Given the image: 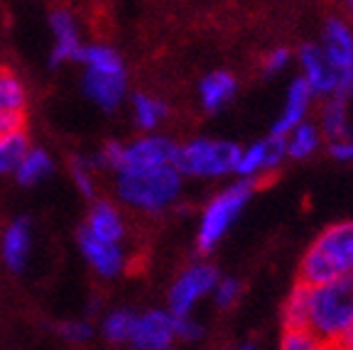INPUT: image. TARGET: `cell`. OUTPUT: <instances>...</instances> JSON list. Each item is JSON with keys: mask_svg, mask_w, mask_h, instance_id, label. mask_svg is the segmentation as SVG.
<instances>
[{"mask_svg": "<svg viewBox=\"0 0 353 350\" xmlns=\"http://www.w3.org/2000/svg\"><path fill=\"white\" fill-rule=\"evenodd\" d=\"M280 350H329V345L309 329H285L280 338Z\"/></svg>", "mask_w": 353, "mask_h": 350, "instance_id": "83f0119b", "label": "cell"}, {"mask_svg": "<svg viewBox=\"0 0 353 350\" xmlns=\"http://www.w3.org/2000/svg\"><path fill=\"white\" fill-rule=\"evenodd\" d=\"M321 132L329 140H341V137H353L351 125H348L346 113V99L341 96H331L321 110Z\"/></svg>", "mask_w": 353, "mask_h": 350, "instance_id": "d6986e66", "label": "cell"}, {"mask_svg": "<svg viewBox=\"0 0 353 350\" xmlns=\"http://www.w3.org/2000/svg\"><path fill=\"white\" fill-rule=\"evenodd\" d=\"M353 272V220H339L319 233L299 262V282L309 287L326 285Z\"/></svg>", "mask_w": 353, "mask_h": 350, "instance_id": "6da1fadb", "label": "cell"}, {"mask_svg": "<svg viewBox=\"0 0 353 350\" xmlns=\"http://www.w3.org/2000/svg\"><path fill=\"white\" fill-rule=\"evenodd\" d=\"M176 152V145L170 137L152 135L135 140L132 145H121V143H108L101 150L96 165L108 167L116 172H128V169H154V167H167L172 165Z\"/></svg>", "mask_w": 353, "mask_h": 350, "instance_id": "8992f818", "label": "cell"}, {"mask_svg": "<svg viewBox=\"0 0 353 350\" xmlns=\"http://www.w3.org/2000/svg\"><path fill=\"white\" fill-rule=\"evenodd\" d=\"M353 326V272L309 289L307 329L331 345Z\"/></svg>", "mask_w": 353, "mask_h": 350, "instance_id": "7a4b0ae2", "label": "cell"}, {"mask_svg": "<svg viewBox=\"0 0 353 350\" xmlns=\"http://www.w3.org/2000/svg\"><path fill=\"white\" fill-rule=\"evenodd\" d=\"M174 329H176V338L187 340V343H194V340H199L204 336V329L192 316H174Z\"/></svg>", "mask_w": 353, "mask_h": 350, "instance_id": "1f68e13d", "label": "cell"}, {"mask_svg": "<svg viewBox=\"0 0 353 350\" xmlns=\"http://www.w3.org/2000/svg\"><path fill=\"white\" fill-rule=\"evenodd\" d=\"M25 105H28V93L22 81L10 69H0V115L25 113Z\"/></svg>", "mask_w": 353, "mask_h": 350, "instance_id": "603a6c76", "label": "cell"}, {"mask_svg": "<svg viewBox=\"0 0 353 350\" xmlns=\"http://www.w3.org/2000/svg\"><path fill=\"white\" fill-rule=\"evenodd\" d=\"M321 52L339 76V93L348 101L353 96V30L341 17H329L324 25Z\"/></svg>", "mask_w": 353, "mask_h": 350, "instance_id": "52a82bcc", "label": "cell"}, {"mask_svg": "<svg viewBox=\"0 0 353 350\" xmlns=\"http://www.w3.org/2000/svg\"><path fill=\"white\" fill-rule=\"evenodd\" d=\"M128 88L125 74H99V72H86L83 76V93L94 101L99 108L113 110L123 101Z\"/></svg>", "mask_w": 353, "mask_h": 350, "instance_id": "5bb4252c", "label": "cell"}, {"mask_svg": "<svg viewBox=\"0 0 353 350\" xmlns=\"http://www.w3.org/2000/svg\"><path fill=\"white\" fill-rule=\"evenodd\" d=\"M331 348L336 350H353V326H348L346 331H343L341 336H339L334 343H331Z\"/></svg>", "mask_w": 353, "mask_h": 350, "instance_id": "d590c367", "label": "cell"}, {"mask_svg": "<svg viewBox=\"0 0 353 350\" xmlns=\"http://www.w3.org/2000/svg\"><path fill=\"white\" fill-rule=\"evenodd\" d=\"M290 50H285V47H277V50H272L270 54L265 56V64H263V72L265 76H272V74L282 72L287 64H290Z\"/></svg>", "mask_w": 353, "mask_h": 350, "instance_id": "d6a6232c", "label": "cell"}, {"mask_svg": "<svg viewBox=\"0 0 353 350\" xmlns=\"http://www.w3.org/2000/svg\"><path fill=\"white\" fill-rule=\"evenodd\" d=\"M25 123H28V115L25 113H3L0 115V135L25 130Z\"/></svg>", "mask_w": 353, "mask_h": 350, "instance_id": "836d02e7", "label": "cell"}, {"mask_svg": "<svg viewBox=\"0 0 353 350\" xmlns=\"http://www.w3.org/2000/svg\"><path fill=\"white\" fill-rule=\"evenodd\" d=\"M174 340V316L170 311L150 309L138 316L128 345H130V350H172Z\"/></svg>", "mask_w": 353, "mask_h": 350, "instance_id": "9c48e42d", "label": "cell"}, {"mask_svg": "<svg viewBox=\"0 0 353 350\" xmlns=\"http://www.w3.org/2000/svg\"><path fill=\"white\" fill-rule=\"evenodd\" d=\"M116 192L125 206L157 214L176 201L182 192V174L172 165L154 167V169L118 172Z\"/></svg>", "mask_w": 353, "mask_h": 350, "instance_id": "3957f363", "label": "cell"}, {"mask_svg": "<svg viewBox=\"0 0 353 350\" xmlns=\"http://www.w3.org/2000/svg\"><path fill=\"white\" fill-rule=\"evenodd\" d=\"M238 350H258V345H255V343H243Z\"/></svg>", "mask_w": 353, "mask_h": 350, "instance_id": "8d00e7d4", "label": "cell"}, {"mask_svg": "<svg viewBox=\"0 0 353 350\" xmlns=\"http://www.w3.org/2000/svg\"><path fill=\"white\" fill-rule=\"evenodd\" d=\"M312 96H314V93L307 86V81H304L302 76L294 79L290 91H287V103H285V108H282V115L275 121V125H272V135L287 137L294 127L302 125L304 115H307V110H309V103H312Z\"/></svg>", "mask_w": 353, "mask_h": 350, "instance_id": "9a60e30c", "label": "cell"}, {"mask_svg": "<svg viewBox=\"0 0 353 350\" xmlns=\"http://www.w3.org/2000/svg\"><path fill=\"white\" fill-rule=\"evenodd\" d=\"M52 169H54V162H52L50 154L44 150H30L28 157L22 159V165L17 167L15 176L22 186H32L37 181L47 179L52 174Z\"/></svg>", "mask_w": 353, "mask_h": 350, "instance_id": "cb8c5ba5", "label": "cell"}, {"mask_svg": "<svg viewBox=\"0 0 353 350\" xmlns=\"http://www.w3.org/2000/svg\"><path fill=\"white\" fill-rule=\"evenodd\" d=\"M30 252H32V223H30V218H15L3 233L0 258L10 272L20 274L28 267Z\"/></svg>", "mask_w": 353, "mask_h": 350, "instance_id": "4fadbf2b", "label": "cell"}, {"mask_svg": "<svg viewBox=\"0 0 353 350\" xmlns=\"http://www.w3.org/2000/svg\"><path fill=\"white\" fill-rule=\"evenodd\" d=\"M59 336L64 340L74 345H81V343H88L91 336H94V329H91V323L86 321H66L59 326Z\"/></svg>", "mask_w": 353, "mask_h": 350, "instance_id": "f546056e", "label": "cell"}, {"mask_svg": "<svg viewBox=\"0 0 353 350\" xmlns=\"http://www.w3.org/2000/svg\"><path fill=\"white\" fill-rule=\"evenodd\" d=\"M285 154H287V140L285 137L270 135L263 143H255L248 150H243L241 159H238L236 174H241L243 179H250V176H258L263 172H272L275 167H280Z\"/></svg>", "mask_w": 353, "mask_h": 350, "instance_id": "8fae6325", "label": "cell"}, {"mask_svg": "<svg viewBox=\"0 0 353 350\" xmlns=\"http://www.w3.org/2000/svg\"><path fill=\"white\" fill-rule=\"evenodd\" d=\"M329 154L339 162H353V137H341V140H331Z\"/></svg>", "mask_w": 353, "mask_h": 350, "instance_id": "e575fe53", "label": "cell"}, {"mask_svg": "<svg viewBox=\"0 0 353 350\" xmlns=\"http://www.w3.org/2000/svg\"><path fill=\"white\" fill-rule=\"evenodd\" d=\"M135 321H138V313H132L130 309H116L103 318V326H101V333L108 343H128L135 329Z\"/></svg>", "mask_w": 353, "mask_h": 350, "instance_id": "d4e9b609", "label": "cell"}, {"mask_svg": "<svg viewBox=\"0 0 353 350\" xmlns=\"http://www.w3.org/2000/svg\"><path fill=\"white\" fill-rule=\"evenodd\" d=\"M216 282H219V269L214 265L199 262L187 267L172 285L167 311L172 316H192V309L196 307V301L211 294L216 289Z\"/></svg>", "mask_w": 353, "mask_h": 350, "instance_id": "ba28073f", "label": "cell"}, {"mask_svg": "<svg viewBox=\"0 0 353 350\" xmlns=\"http://www.w3.org/2000/svg\"><path fill=\"white\" fill-rule=\"evenodd\" d=\"M253 194H255V184L250 179H243L238 184L228 186L226 192H221L216 198H211V203L204 208L201 223H199V236H196L199 250L211 252L223 240V236L236 223V218L241 216L243 208L248 206Z\"/></svg>", "mask_w": 353, "mask_h": 350, "instance_id": "5b68a950", "label": "cell"}, {"mask_svg": "<svg viewBox=\"0 0 353 350\" xmlns=\"http://www.w3.org/2000/svg\"><path fill=\"white\" fill-rule=\"evenodd\" d=\"M52 32H54V50H52V66L64 64L69 59L81 56V42H79V30L72 12L57 10L52 12Z\"/></svg>", "mask_w": 353, "mask_h": 350, "instance_id": "2e32d148", "label": "cell"}, {"mask_svg": "<svg viewBox=\"0 0 353 350\" xmlns=\"http://www.w3.org/2000/svg\"><path fill=\"white\" fill-rule=\"evenodd\" d=\"M72 174H74V184L79 186V192L83 196H94V179H91V169L86 167L83 159H74L72 162Z\"/></svg>", "mask_w": 353, "mask_h": 350, "instance_id": "4dcf8cb0", "label": "cell"}, {"mask_svg": "<svg viewBox=\"0 0 353 350\" xmlns=\"http://www.w3.org/2000/svg\"><path fill=\"white\" fill-rule=\"evenodd\" d=\"M79 59L86 64V72H99V74H125L123 59L116 50H110L105 44H91L83 47Z\"/></svg>", "mask_w": 353, "mask_h": 350, "instance_id": "7402d4cb", "label": "cell"}, {"mask_svg": "<svg viewBox=\"0 0 353 350\" xmlns=\"http://www.w3.org/2000/svg\"><path fill=\"white\" fill-rule=\"evenodd\" d=\"M287 140V154L294 159H307L309 154H314L319 150L321 143V130L316 125H309V123H302L299 127H294Z\"/></svg>", "mask_w": 353, "mask_h": 350, "instance_id": "484cf974", "label": "cell"}, {"mask_svg": "<svg viewBox=\"0 0 353 350\" xmlns=\"http://www.w3.org/2000/svg\"><path fill=\"white\" fill-rule=\"evenodd\" d=\"M30 152V137L25 130L0 135V174H15Z\"/></svg>", "mask_w": 353, "mask_h": 350, "instance_id": "44dd1931", "label": "cell"}, {"mask_svg": "<svg viewBox=\"0 0 353 350\" xmlns=\"http://www.w3.org/2000/svg\"><path fill=\"white\" fill-rule=\"evenodd\" d=\"M299 64H302V79L312 88L314 96H336L339 76L334 66L326 61L324 52L316 44H304L299 50Z\"/></svg>", "mask_w": 353, "mask_h": 350, "instance_id": "7c38bea8", "label": "cell"}, {"mask_svg": "<svg viewBox=\"0 0 353 350\" xmlns=\"http://www.w3.org/2000/svg\"><path fill=\"white\" fill-rule=\"evenodd\" d=\"M309 289L304 282H294L292 291L287 294L282 307V326L285 329H307V311H309Z\"/></svg>", "mask_w": 353, "mask_h": 350, "instance_id": "ffe728a7", "label": "cell"}, {"mask_svg": "<svg viewBox=\"0 0 353 350\" xmlns=\"http://www.w3.org/2000/svg\"><path fill=\"white\" fill-rule=\"evenodd\" d=\"M214 299L219 309H231L238 299H241V282L233 277H223L216 282Z\"/></svg>", "mask_w": 353, "mask_h": 350, "instance_id": "f1b7e54d", "label": "cell"}, {"mask_svg": "<svg viewBox=\"0 0 353 350\" xmlns=\"http://www.w3.org/2000/svg\"><path fill=\"white\" fill-rule=\"evenodd\" d=\"M343 3H346V8L351 10V15H353V0H343Z\"/></svg>", "mask_w": 353, "mask_h": 350, "instance_id": "74e56055", "label": "cell"}, {"mask_svg": "<svg viewBox=\"0 0 353 350\" xmlns=\"http://www.w3.org/2000/svg\"><path fill=\"white\" fill-rule=\"evenodd\" d=\"M236 91L238 81L228 72H211L209 76H204V81L199 83V99H201L204 110H209V113H216V110L231 103Z\"/></svg>", "mask_w": 353, "mask_h": 350, "instance_id": "ac0fdd59", "label": "cell"}, {"mask_svg": "<svg viewBox=\"0 0 353 350\" xmlns=\"http://www.w3.org/2000/svg\"><path fill=\"white\" fill-rule=\"evenodd\" d=\"M241 152L243 150L228 140L196 137L184 145H176L172 167L179 174L189 176H223L236 172Z\"/></svg>", "mask_w": 353, "mask_h": 350, "instance_id": "277c9868", "label": "cell"}, {"mask_svg": "<svg viewBox=\"0 0 353 350\" xmlns=\"http://www.w3.org/2000/svg\"><path fill=\"white\" fill-rule=\"evenodd\" d=\"M329 350H336V348H331V345H329Z\"/></svg>", "mask_w": 353, "mask_h": 350, "instance_id": "f35d334b", "label": "cell"}, {"mask_svg": "<svg viewBox=\"0 0 353 350\" xmlns=\"http://www.w3.org/2000/svg\"><path fill=\"white\" fill-rule=\"evenodd\" d=\"M132 108H135V125L140 130H154L167 118V105L150 93H138L132 101Z\"/></svg>", "mask_w": 353, "mask_h": 350, "instance_id": "4316f807", "label": "cell"}, {"mask_svg": "<svg viewBox=\"0 0 353 350\" xmlns=\"http://www.w3.org/2000/svg\"><path fill=\"white\" fill-rule=\"evenodd\" d=\"M79 250L81 255L86 258V262L94 267V272L103 279H113L123 272L125 267V255H123L121 245L118 243H105V240H99V238L91 233V230L83 225L79 230Z\"/></svg>", "mask_w": 353, "mask_h": 350, "instance_id": "30bf717a", "label": "cell"}, {"mask_svg": "<svg viewBox=\"0 0 353 350\" xmlns=\"http://www.w3.org/2000/svg\"><path fill=\"white\" fill-rule=\"evenodd\" d=\"M86 228L94 233L99 240L105 243H118L125 238V223H123V216L118 214V208L108 201H99L94 203L91 214H88Z\"/></svg>", "mask_w": 353, "mask_h": 350, "instance_id": "e0dca14e", "label": "cell"}]
</instances>
